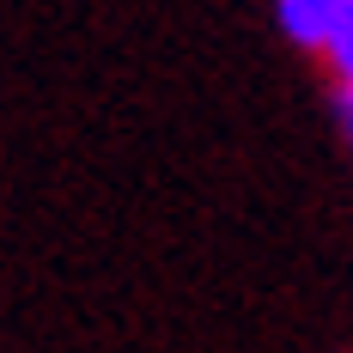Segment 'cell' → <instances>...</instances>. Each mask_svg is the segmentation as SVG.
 Segmentation results:
<instances>
[{"mask_svg":"<svg viewBox=\"0 0 353 353\" xmlns=\"http://www.w3.org/2000/svg\"><path fill=\"white\" fill-rule=\"evenodd\" d=\"M274 12H281V31L292 37V43H305V49H329L335 31L347 25L353 0H281Z\"/></svg>","mask_w":353,"mask_h":353,"instance_id":"obj_1","label":"cell"},{"mask_svg":"<svg viewBox=\"0 0 353 353\" xmlns=\"http://www.w3.org/2000/svg\"><path fill=\"white\" fill-rule=\"evenodd\" d=\"M329 61H335V73L353 85V12H347V25L335 31V43H329Z\"/></svg>","mask_w":353,"mask_h":353,"instance_id":"obj_2","label":"cell"}]
</instances>
